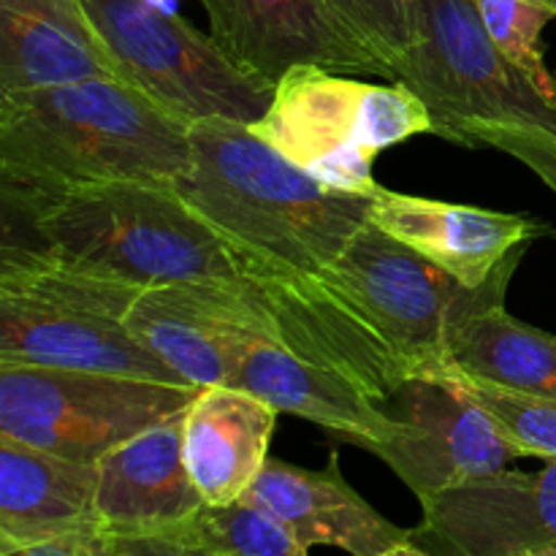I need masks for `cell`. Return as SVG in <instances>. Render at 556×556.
I'll use <instances>...</instances> for the list:
<instances>
[{"label": "cell", "instance_id": "6da1fadb", "mask_svg": "<svg viewBox=\"0 0 556 556\" xmlns=\"http://www.w3.org/2000/svg\"><path fill=\"white\" fill-rule=\"evenodd\" d=\"M190 147L193 166L177 193L226 244L277 342L324 364V277L369 220L372 195L331 190L239 119H199Z\"/></svg>", "mask_w": 556, "mask_h": 556}, {"label": "cell", "instance_id": "7a4b0ae2", "mask_svg": "<svg viewBox=\"0 0 556 556\" xmlns=\"http://www.w3.org/2000/svg\"><path fill=\"white\" fill-rule=\"evenodd\" d=\"M190 166V125L128 81L85 79L0 96L5 210L98 185H177Z\"/></svg>", "mask_w": 556, "mask_h": 556}, {"label": "cell", "instance_id": "3957f363", "mask_svg": "<svg viewBox=\"0 0 556 556\" xmlns=\"http://www.w3.org/2000/svg\"><path fill=\"white\" fill-rule=\"evenodd\" d=\"M5 217L25 223L30 244L109 280L139 288L215 282L253 291L226 244L174 185H98L5 210Z\"/></svg>", "mask_w": 556, "mask_h": 556}, {"label": "cell", "instance_id": "277c9868", "mask_svg": "<svg viewBox=\"0 0 556 556\" xmlns=\"http://www.w3.org/2000/svg\"><path fill=\"white\" fill-rule=\"evenodd\" d=\"M253 134L299 168L353 195H375V157L418 134H434L427 103L407 85H372L320 65H296L275 87Z\"/></svg>", "mask_w": 556, "mask_h": 556}, {"label": "cell", "instance_id": "5b68a950", "mask_svg": "<svg viewBox=\"0 0 556 556\" xmlns=\"http://www.w3.org/2000/svg\"><path fill=\"white\" fill-rule=\"evenodd\" d=\"M434 119V136L470 147L494 125L556 134V98L538 90L497 49L476 0H413V41L391 65Z\"/></svg>", "mask_w": 556, "mask_h": 556}, {"label": "cell", "instance_id": "8992f818", "mask_svg": "<svg viewBox=\"0 0 556 556\" xmlns=\"http://www.w3.org/2000/svg\"><path fill=\"white\" fill-rule=\"evenodd\" d=\"M123 81L188 125L261 119L275 87L239 71L210 33L195 30L157 0H79Z\"/></svg>", "mask_w": 556, "mask_h": 556}, {"label": "cell", "instance_id": "52a82bcc", "mask_svg": "<svg viewBox=\"0 0 556 556\" xmlns=\"http://www.w3.org/2000/svg\"><path fill=\"white\" fill-rule=\"evenodd\" d=\"M201 389L52 367H0V438L98 465L193 405Z\"/></svg>", "mask_w": 556, "mask_h": 556}, {"label": "cell", "instance_id": "ba28073f", "mask_svg": "<svg viewBox=\"0 0 556 556\" xmlns=\"http://www.w3.org/2000/svg\"><path fill=\"white\" fill-rule=\"evenodd\" d=\"M383 410L396 432L372 456L391 467L418 503L521 459L456 375H413L383 402Z\"/></svg>", "mask_w": 556, "mask_h": 556}, {"label": "cell", "instance_id": "9c48e42d", "mask_svg": "<svg viewBox=\"0 0 556 556\" xmlns=\"http://www.w3.org/2000/svg\"><path fill=\"white\" fill-rule=\"evenodd\" d=\"M125 326L195 389L228 386L253 342L277 340L253 291L215 282L147 288Z\"/></svg>", "mask_w": 556, "mask_h": 556}, {"label": "cell", "instance_id": "30bf717a", "mask_svg": "<svg viewBox=\"0 0 556 556\" xmlns=\"http://www.w3.org/2000/svg\"><path fill=\"white\" fill-rule=\"evenodd\" d=\"M201 5L223 54L269 87L296 65L391 79L389 68L340 25L326 0H201Z\"/></svg>", "mask_w": 556, "mask_h": 556}, {"label": "cell", "instance_id": "8fae6325", "mask_svg": "<svg viewBox=\"0 0 556 556\" xmlns=\"http://www.w3.org/2000/svg\"><path fill=\"white\" fill-rule=\"evenodd\" d=\"M413 541L445 556H556V462L500 470L421 503Z\"/></svg>", "mask_w": 556, "mask_h": 556}, {"label": "cell", "instance_id": "7c38bea8", "mask_svg": "<svg viewBox=\"0 0 556 556\" xmlns=\"http://www.w3.org/2000/svg\"><path fill=\"white\" fill-rule=\"evenodd\" d=\"M369 223L465 288H483L505 269H519L527 248L554 233L548 223L535 217L421 199L389 188L375 190Z\"/></svg>", "mask_w": 556, "mask_h": 556}, {"label": "cell", "instance_id": "4fadbf2b", "mask_svg": "<svg viewBox=\"0 0 556 556\" xmlns=\"http://www.w3.org/2000/svg\"><path fill=\"white\" fill-rule=\"evenodd\" d=\"M0 367H52L188 386L123 318L0 291Z\"/></svg>", "mask_w": 556, "mask_h": 556}, {"label": "cell", "instance_id": "5bb4252c", "mask_svg": "<svg viewBox=\"0 0 556 556\" xmlns=\"http://www.w3.org/2000/svg\"><path fill=\"white\" fill-rule=\"evenodd\" d=\"M182 427L185 413H179L98 462L96 516L106 535H161L206 508L185 465Z\"/></svg>", "mask_w": 556, "mask_h": 556}, {"label": "cell", "instance_id": "9a60e30c", "mask_svg": "<svg viewBox=\"0 0 556 556\" xmlns=\"http://www.w3.org/2000/svg\"><path fill=\"white\" fill-rule=\"evenodd\" d=\"M244 503L280 521L304 548L334 546L351 556H380L413 541V530L380 516L345 481L337 454L320 470L269 456Z\"/></svg>", "mask_w": 556, "mask_h": 556}, {"label": "cell", "instance_id": "2e32d148", "mask_svg": "<svg viewBox=\"0 0 556 556\" xmlns=\"http://www.w3.org/2000/svg\"><path fill=\"white\" fill-rule=\"evenodd\" d=\"M228 386L261 396L277 413L318 424L369 454L396 432L394 418L367 391L324 364L296 356L277 340L253 342Z\"/></svg>", "mask_w": 556, "mask_h": 556}, {"label": "cell", "instance_id": "e0dca14e", "mask_svg": "<svg viewBox=\"0 0 556 556\" xmlns=\"http://www.w3.org/2000/svg\"><path fill=\"white\" fill-rule=\"evenodd\" d=\"M119 79L79 0H0V96Z\"/></svg>", "mask_w": 556, "mask_h": 556}, {"label": "cell", "instance_id": "ac0fdd59", "mask_svg": "<svg viewBox=\"0 0 556 556\" xmlns=\"http://www.w3.org/2000/svg\"><path fill=\"white\" fill-rule=\"evenodd\" d=\"M280 413L237 386L201 389L185 410L182 448L190 478L206 505L223 508L244 500L269 462Z\"/></svg>", "mask_w": 556, "mask_h": 556}, {"label": "cell", "instance_id": "d6986e66", "mask_svg": "<svg viewBox=\"0 0 556 556\" xmlns=\"http://www.w3.org/2000/svg\"><path fill=\"white\" fill-rule=\"evenodd\" d=\"M96 492L98 465L0 438V552L101 530Z\"/></svg>", "mask_w": 556, "mask_h": 556}, {"label": "cell", "instance_id": "ffe728a7", "mask_svg": "<svg viewBox=\"0 0 556 556\" xmlns=\"http://www.w3.org/2000/svg\"><path fill=\"white\" fill-rule=\"evenodd\" d=\"M448 367L456 378L556 400V334L516 320L505 302L456 324L448 340Z\"/></svg>", "mask_w": 556, "mask_h": 556}, {"label": "cell", "instance_id": "44dd1931", "mask_svg": "<svg viewBox=\"0 0 556 556\" xmlns=\"http://www.w3.org/2000/svg\"><path fill=\"white\" fill-rule=\"evenodd\" d=\"M185 530L220 556H309V548H304L280 521L244 500L223 508L206 505Z\"/></svg>", "mask_w": 556, "mask_h": 556}, {"label": "cell", "instance_id": "7402d4cb", "mask_svg": "<svg viewBox=\"0 0 556 556\" xmlns=\"http://www.w3.org/2000/svg\"><path fill=\"white\" fill-rule=\"evenodd\" d=\"M481 20L500 52L541 92L556 98L554 74L541 49L543 27L554 20L543 0H476Z\"/></svg>", "mask_w": 556, "mask_h": 556}, {"label": "cell", "instance_id": "603a6c76", "mask_svg": "<svg viewBox=\"0 0 556 556\" xmlns=\"http://www.w3.org/2000/svg\"><path fill=\"white\" fill-rule=\"evenodd\" d=\"M459 380L486 407V413L494 418L505 440L519 451L521 459L538 456V459L556 462V400L516 394V391L478 383V380Z\"/></svg>", "mask_w": 556, "mask_h": 556}, {"label": "cell", "instance_id": "cb8c5ba5", "mask_svg": "<svg viewBox=\"0 0 556 556\" xmlns=\"http://www.w3.org/2000/svg\"><path fill=\"white\" fill-rule=\"evenodd\" d=\"M340 25L389 68L413 41V0H326Z\"/></svg>", "mask_w": 556, "mask_h": 556}, {"label": "cell", "instance_id": "d4e9b609", "mask_svg": "<svg viewBox=\"0 0 556 556\" xmlns=\"http://www.w3.org/2000/svg\"><path fill=\"white\" fill-rule=\"evenodd\" d=\"M486 147L525 163L538 179L556 193V134L532 125H494L470 134V150Z\"/></svg>", "mask_w": 556, "mask_h": 556}, {"label": "cell", "instance_id": "484cf974", "mask_svg": "<svg viewBox=\"0 0 556 556\" xmlns=\"http://www.w3.org/2000/svg\"><path fill=\"white\" fill-rule=\"evenodd\" d=\"M112 538V535H109ZM112 556H220L185 527L161 535L112 538Z\"/></svg>", "mask_w": 556, "mask_h": 556}, {"label": "cell", "instance_id": "4316f807", "mask_svg": "<svg viewBox=\"0 0 556 556\" xmlns=\"http://www.w3.org/2000/svg\"><path fill=\"white\" fill-rule=\"evenodd\" d=\"M0 556H112V538L103 530H81L27 546L3 548Z\"/></svg>", "mask_w": 556, "mask_h": 556}, {"label": "cell", "instance_id": "83f0119b", "mask_svg": "<svg viewBox=\"0 0 556 556\" xmlns=\"http://www.w3.org/2000/svg\"><path fill=\"white\" fill-rule=\"evenodd\" d=\"M380 556H445V554H438L432 552V548H424L418 546L416 541H410V543H402V546L396 548H389V552H383Z\"/></svg>", "mask_w": 556, "mask_h": 556}, {"label": "cell", "instance_id": "f1b7e54d", "mask_svg": "<svg viewBox=\"0 0 556 556\" xmlns=\"http://www.w3.org/2000/svg\"><path fill=\"white\" fill-rule=\"evenodd\" d=\"M543 5H546V9H552V14L556 16V0H543Z\"/></svg>", "mask_w": 556, "mask_h": 556}, {"label": "cell", "instance_id": "f546056e", "mask_svg": "<svg viewBox=\"0 0 556 556\" xmlns=\"http://www.w3.org/2000/svg\"><path fill=\"white\" fill-rule=\"evenodd\" d=\"M527 556H554V554H527Z\"/></svg>", "mask_w": 556, "mask_h": 556}, {"label": "cell", "instance_id": "4dcf8cb0", "mask_svg": "<svg viewBox=\"0 0 556 556\" xmlns=\"http://www.w3.org/2000/svg\"><path fill=\"white\" fill-rule=\"evenodd\" d=\"M552 74H554V85H556V71H552Z\"/></svg>", "mask_w": 556, "mask_h": 556}]
</instances>
